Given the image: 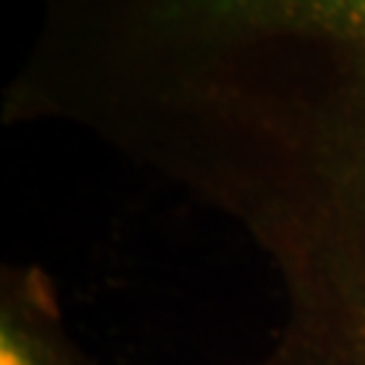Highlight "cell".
Masks as SVG:
<instances>
[{"label":"cell","mask_w":365,"mask_h":365,"mask_svg":"<svg viewBox=\"0 0 365 365\" xmlns=\"http://www.w3.org/2000/svg\"><path fill=\"white\" fill-rule=\"evenodd\" d=\"M0 365H90L52 276L38 265H6L0 274Z\"/></svg>","instance_id":"1"}]
</instances>
